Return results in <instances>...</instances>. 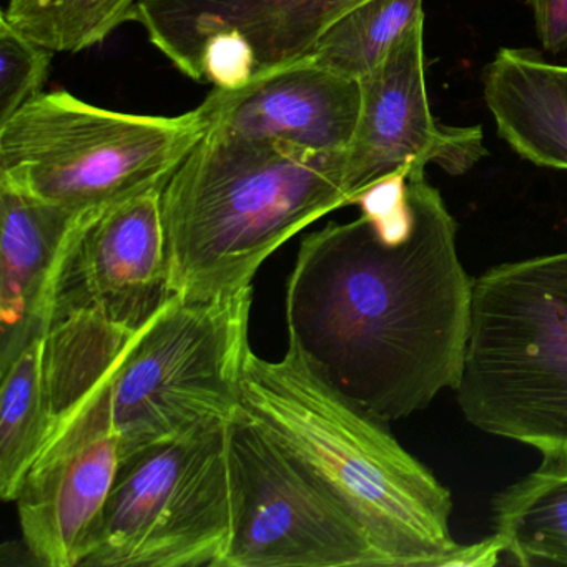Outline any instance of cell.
<instances>
[{
    "mask_svg": "<svg viewBox=\"0 0 567 567\" xmlns=\"http://www.w3.org/2000/svg\"><path fill=\"white\" fill-rule=\"evenodd\" d=\"M420 16L423 0H364L328 29L311 59L321 68L361 81Z\"/></svg>",
    "mask_w": 567,
    "mask_h": 567,
    "instance_id": "18",
    "label": "cell"
},
{
    "mask_svg": "<svg viewBox=\"0 0 567 567\" xmlns=\"http://www.w3.org/2000/svg\"><path fill=\"white\" fill-rule=\"evenodd\" d=\"M210 131L198 105L177 117L97 107L42 92L0 124V182L78 215L164 188Z\"/></svg>",
    "mask_w": 567,
    "mask_h": 567,
    "instance_id": "6",
    "label": "cell"
},
{
    "mask_svg": "<svg viewBox=\"0 0 567 567\" xmlns=\"http://www.w3.org/2000/svg\"><path fill=\"white\" fill-rule=\"evenodd\" d=\"M121 464L115 436H101L38 464L16 497L22 539L42 566L78 567L91 550Z\"/></svg>",
    "mask_w": 567,
    "mask_h": 567,
    "instance_id": "13",
    "label": "cell"
},
{
    "mask_svg": "<svg viewBox=\"0 0 567 567\" xmlns=\"http://www.w3.org/2000/svg\"><path fill=\"white\" fill-rule=\"evenodd\" d=\"M241 410L353 514L386 566L463 567L450 491L293 348L280 361L248 351Z\"/></svg>",
    "mask_w": 567,
    "mask_h": 567,
    "instance_id": "3",
    "label": "cell"
},
{
    "mask_svg": "<svg viewBox=\"0 0 567 567\" xmlns=\"http://www.w3.org/2000/svg\"><path fill=\"white\" fill-rule=\"evenodd\" d=\"M348 205L344 152L212 125L162 190L172 293L204 301L248 290L278 248Z\"/></svg>",
    "mask_w": 567,
    "mask_h": 567,
    "instance_id": "4",
    "label": "cell"
},
{
    "mask_svg": "<svg viewBox=\"0 0 567 567\" xmlns=\"http://www.w3.org/2000/svg\"><path fill=\"white\" fill-rule=\"evenodd\" d=\"M85 217L0 182V364L45 333L55 275Z\"/></svg>",
    "mask_w": 567,
    "mask_h": 567,
    "instance_id": "14",
    "label": "cell"
},
{
    "mask_svg": "<svg viewBox=\"0 0 567 567\" xmlns=\"http://www.w3.org/2000/svg\"><path fill=\"white\" fill-rule=\"evenodd\" d=\"M137 4L138 0H8L2 18L55 54H78L134 21Z\"/></svg>",
    "mask_w": 567,
    "mask_h": 567,
    "instance_id": "19",
    "label": "cell"
},
{
    "mask_svg": "<svg viewBox=\"0 0 567 567\" xmlns=\"http://www.w3.org/2000/svg\"><path fill=\"white\" fill-rule=\"evenodd\" d=\"M251 295H172L137 327L82 313L52 318L44 333L48 434L35 466L107 434L122 460L230 423L251 350Z\"/></svg>",
    "mask_w": 567,
    "mask_h": 567,
    "instance_id": "2",
    "label": "cell"
},
{
    "mask_svg": "<svg viewBox=\"0 0 567 567\" xmlns=\"http://www.w3.org/2000/svg\"><path fill=\"white\" fill-rule=\"evenodd\" d=\"M533 9L537 38L544 51L559 54L567 49V0H527Z\"/></svg>",
    "mask_w": 567,
    "mask_h": 567,
    "instance_id": "21",
    "label": "cell"
},
{
    "mask_svg": "<svg viewBox=\"0 0 567 567\" xmlns=\"http://www.w3.org/2000/svg\"><path fill=\"white\" fill-rule=\"evenodd\" d=\"M406 184L408 230L383 234L364 214L324 225L301 240L285 297L288 347L384 423L456 388L471 323L456 220L424 168Z\"/></svg>",
    "mask_w": 567,
    "mask_h": 567,
    "instance_id": "1",
    "label": "cell"
},
{
    "mask_svg": "<svg viewBox=\"0 0 567 567\" xmlns=\"http://www.w3.org/2000/svg\"><path fill=\"white\" fill-rule=\"evenodd\" d=\"M484 101L516 154L567 171V68L533 49H501L484 74Z\"/></svg>",
    "mask_w": 567,
    "mask_h": 567,
    "instance_id": "15",
    "label": "cell"
},
{
    "mask_svg": "<svg viewBox=\"0 0 567 567\" xmlns=\"http://www.w3.org/2000/svg\"><path fill=\"white\" fill-rule=\"evenodd\" d=\"M238 517L230 423L122 457L84 567H225Z\"/></svg>",
    "mask_w": 567,
    "mask_h": 567,
    "instance_id": "7",
    "label": "cell"
},
{
    "mask_svg": "<svg viewBox=\"0 0 567 567\" xmlns=\"http://www.w3.org/2000/svg\"><path fill=\"white\" fill-rule=\"evenodd\" d=\"M360 84V118L344 151L353 205L374 185L410 168L434 164L457 177L486 157L480 125L450 127L433 117L424 78V16Z\"/></svg>",
    "mask_w": 567,
    "mask_h": 567,
    "instance_id": "10",
    "label": "cell"
},
{
    "mask_svg": "<svg viewBox=\"0 0 567 567\" xmlns=\"http://www.w3.org/2000/svg\"><path fill=\"white\" fill-rule=\"evenodd\" d=\"M230 450L238 517L225 567L386 566L353 514L244 410Z\"/></svg>",
    "mask_w": 567,
    "mask_h": 567,
    "instance_id": "8",
    "label": "cell"
},
{
    "mask_svg": "<svg viewBox=\"0 0 567 567\" xmlns=\"http://www.w3.org/2000/svg\"><path fill=\"white\" fill-rule=\"evenodd\" d=\"M457 404L471 426L567 457V251L473 280Z\"/></svg>",
    "mask_w": 567,
    "mask_h": 567,
    "instance_id": "5",
    "label": "cell"
},
{
    "mask_svg": "<svg viewBox=\"0 0 567 567\" xmlns=\"http://www.w3.org/2000/svg\"><path fill=\"white\" fill-rule=\"evenodd\" d=\"M364 0H138L134 21L192 81L238 89L308 58Z\"/></svg>",
    "mask_w": 567,
    "mask_h": 567,
    "instance_id": "9",
    "label": "cell"
},
{
    "mask_svg": "<svg viewBox=\"0 0 567 567\" xmlns=\"http://www.w3.org/2000/svg\"><path fill=\"white\" fill-rule=\"evenodd\" d=\"M200 105L210 127L315 154H334L347 151L353 141L361 84L321 68L308 55L244 87H215Z\"/></svg>",
    "mask_w": 567,
    "mask_h": 567,
    "instance_id": "12",
    "label": "cell"
},
{
    "mask_svg": "<svg viewBox=\"0 0 567 567\" xmlns=\"http://www.w3.org/2000/svg\"><path fill=\"white\" fill-rule=\"evenodd\" d=\"M0 496L14 501L38 463L48 434L44 333L0 364Z\"/></svg>",
    "mask_w": 567,
    "mask_h": 567,
    "instance_id": "17",
    "label": "cell"
},
{
    "mask_svg": "<svg viewBox=\"0 0 567 567\" xmlns=\"http://www.w3.org/2000/svg\"><path fill=\"white\" fill-rule=\"evenodd\" d=\"M162 190L142 192L84 218L55 275L48 324L82 313L137 327L174 295Z\"/></svg>",
    "mask_w": 567,
    "mask_h": 567,
    "instance_id": "11",
    "label": "cell"
},
{
    "mask_svg": "<svg viewBox=\"0 0 567 567\" xmlns=\"http://www.w3.org/2000/svg\"><path fill=\"white\" fill-rule=\"evenodd\" d=\"M494 534L519 566H567V457L543 464L491 504Z\"/></svg>",
    "mask_w": 567,
    "mask_h": 567,
    "instance_id": "16",
    "label": "cell"
},
{
    "mask_svg": "<svg viewBox=\"0 0 567 567\" xmlns=\"http://www.w3.org/2000/svg\"><path fill=\"white\" fill-rule=\"evenodd\" d=\"M54 55L0 16V124L42 94Z\"/></svg>",
    "mask_w": 567,
    "mask_h": 567,
    "instance_id": "20",
    "label": "cell"
}]
</instances>
